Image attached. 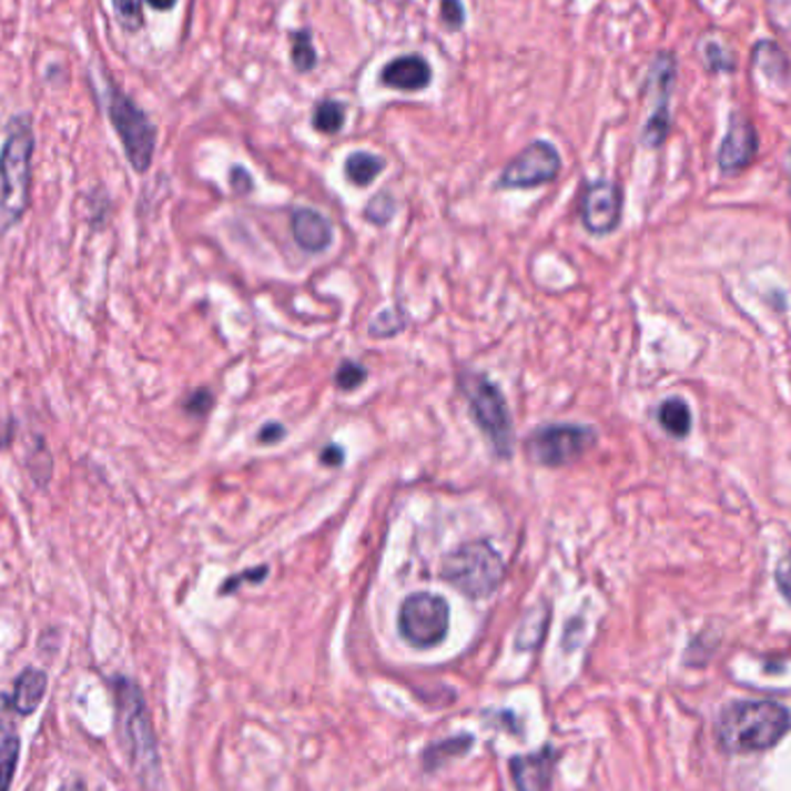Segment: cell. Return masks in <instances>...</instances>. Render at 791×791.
<instances>
[{
	"mask_svg": "<svg viewBox=\"0 0 791 791\" xmlns=\"http://www.w3.org/2000/svg\"><path fill=\"white\" fill-rule=\"evenodd\" d=\"M112 690L130 767L146 789H153L160 780V752L144 692L134 680L123 676L114 678Z\"/></svg>",
	"mask_w": 791,
	"mask_h": 791,
	"instance_id": "6da1fadb",
	"label": "cell"
},
{
	"mask_svg": "<svg viewBox=\"0 0 791 791\" xmlns=\"http://www.w3.org/2000/svg\"><path fill=\"white\" fill-rule=\"evenodd\" d=\"M791 727V716L775 701H736L718 720V741L727 752H761L773 748Z\"/></svg>",
	"mask_w": 791,
	"mask_h": 791,
	"instance_id": "7a4b0ae2",
	"label": "cell"
},
{
	"mask_svg": "<svg viewBox=\"0 0 791 791\" xmlns=\"http://www.w3.org/2000/svg\"><path fill=\"white\" fill-rule=\"evenodd\" d=\"M36 138L31 121L21 116L0 151V236L14 230L31 206Z\"/></svg>",
	"mask_w": 791,
	"mask_h": 791,
	"instance_id": "3957f363",
	"label": "cell"
},
{
	"mask_svg": "<svg viewBox=\"0 0 791 791\" xmlns=\"http://www.w3.org/2000/svg\"><path fill=\"white\" fill-rule=\"evenodd\" d=\"M443 579L470 599H484L505 581V560L488 541L460 544L445 558Z\"/></svg>",
	"mask_w": 791,
	"mask_h": 791,
	"instance_id": "277c9868",
	"label": "cell"
},
{
	"mask_svg": "<svg viewBox=\"0 0 791 791\" xmlns=\"http://www.w3.org/2000/svg\"><path fill=\"white\" fill-rule=\"evenodd\" d=\"M463 396H466L475 424L486 435L498 458L514 454V424L503 392L481 373H463L458 377Z\"/></svg>",
	"mask_w": 791,
	"mask_h": 791,
	"instance_id": "5b68a950",
	"label": "cell"
},
{
	"mask_svg": "<svg viewBox=\"0 0 791 791\" xmlns=\"http://www.w3.org/2000/svg\"><path fill=\"white\" fill-rule=\"evenodd\" d=\"M107 98V116L119 134L128 162L138 174H146L153 162L158 140V132L151 119L146 116L144 109L134 104L132 98H128L114 87H109Z\"/></svg>",
	"mask_w": 791,
	"mask_h": 791,
	"instance_id": "8992f818",
	"label": "cell"
},
{
	"mask_svg": "<svg viewBox=\"0 0 791 791\" xmlns=\"http://www.w3.org/2000/svg\"><path fill=\"white\" fill-rule=\"evenodd\" d=\"M597 443V433L581 424H547L526 440L528 458L544 468H562L581 458Z\"/></svg>",
	"mask_w": 791,
	"mask_h": 791,
	"instance_id": "52a82bcc",
	"label": "cell"
},
{
	"mask_svg": "<svg viewBox=\"0 0 791 791\" xmlns=\"http://www.w3.org/2000/svg\"><path fill=\"white\" fill-rule=\"evenodd\" d=\"M398 632L415 648H433L449 632L447 599L433 592H415L403 599L398 611Z\"/></svg>",
	"mask_w": 791,
	"mask_h": 791,
	"instance_id": "ba28073f",
	"label": "cell"
},
{
	"mask_svg": "<svg viewBox=\"0 0 791 791\" xmlns=\"http://www.w3.org/2000/svg\"><path fill=\"white\" fill-rule=\"evenodd\" d=\"M560 153L549 142H533L503 170L498 185L509 190L537 187L560 174Z\"/></svg>",
	"mask_w": 791,
	"mask_h": 791,
	"instance_id": "9c48e42d",
	"label": "cell"
},
{
	"mask_svg": "<svg viewBox=\"0 0 791 791\" xmlns=\"http://www.w3.org/2000/svg\"><path fill=\"white\" fill-rule=\"evenodd\" d=\"M622 217V190L611 181H595L581 200V221L590 234H611Z\"/></svg>",
	"mask_w": 791,
	"mask_h": 791,
	"instance_id": "30bf717a",
	"label": "cell"
},
{
	"mask_svg": "<svg viewBox=\"0 0 791 791\" xmlns=\"http://www.w3.org/2000/svg\"><path fill=\"white\" fill-rule=\"evenodd\" d=\"M673 77H676L673 59L669 57V53H660L658 61L652 63L650 81H648V84L658 91V98H660L658 107L652 109V114L643 128V144L650 149L662 146L667 134H669V95H671V87H673Z\"/></svg>",
	"mask_w": 791,
	"mask_h": 791,
	"instance_id": "8fae6325",
	"label": "cell"
},
{
	"mask_svg": "<svg viewBox=\"0 0 791 791\" xmlns=\"http://www.w3.org/2000/svg\"><path fill=\"white\" fill-rule=\"evenodd\" d=\"M558 752L547 746L533 754H516L509 759V773L516 791H549Z\"/></svg>",
	"mask_w": 791,
	"mask_h": 791,
	"instance_id": "7c38bea8",
	"label": "cell"
},
{
	"mask_svg": "<svg viewBox=\"0 0 791 791\" xmlns=\"http://www.w3.org/2000/svg\"><path fill=\"white\" fill-rule=\"evenodd\" d=\"M759 151V134L752 128L750 121L736 116L729 125L727 138L720 144L718 151V165L724 174L741 172L748 165H752V160L757 158Z\"/></svg>",
	"mask_w": 791,
	"mask_h": 791,
	"instance_id": "4fadbf2b",
	"label": "cell"
},
{
	"mask_svg": "<svg viewBox=\"0 0 791 791\" xmlns=\"http://www.w3.org/2000/svg\"><path fill=\"white\" fill-rule=\"evenodd\" d=\"M292 236L306 253H324L334 241V227L326 217L313 209H294Z\"/></svg>",
	"mask_w": 791,
	"mask_h": 791,
	"instance_id": "5bb4252c",
	"label": "cell"
},
{
	"mask_svg": "<svg viewBox=\"0 0 791 791\" xmlns=\"http://www.w3.org/2000/svg\"><path fill=\"white\" fill-rule=\"evenodd\" d=\"M430 79H433V70H430L428 61L422 57L394 59L392 63L382 68V74H379L382 84L389 89H396V91H403V93L428 89Z\"/></svg>",
	"mask_w": 791,
	"mask_h": 791,
	"instance_id": "9a60e30c",
	"label": "cell"
},
{
	"mask_svg": "<svg viewBox=\"0 0 791 791\" xmlns=\"http://www.w3.org/2000/svg\"><path fill=\"white\" fill-rule=\"evenodd\" d=\"M12 713V699L8 694H0V791H10L21 750Z\"/></svg>",
	"mask_w": 791,
	"mask_h": 791,
	"instance_id": "2e32d148",
	"label": "cell"
},
{
	"mask_svg": "<svg viewBox=\"0 0 791 791\" xmlns=\"http://www.w3.org/2000/svg\"><path fill=\"white\" fill-rule=\"evenodd\" d=\"M47 686H49V678L42 669H36V667H26L17 680H14V690H12V708H14V713H19L21 718H29L33 716L44 694H47Z\"/></svg>",
	"mask_w": 791,
	"mask_h": 791,
	"instance_id": "e0dca14e",
	"label": "cell"
},
{
	"mask_svg": "<svg viewBox=\"0 0 791 791\" xmlns=\"http://www.w3.org/2000/svg\"><path fill=\"white\" fill-rule=\"evenodd\" d=\"M549 620H551V607L547 602L535 605L518 625L516 632V648L518 650H533L537 648L544 637H547L549 630Z\"/></svg>",
	"mask_w": 791,
	"mask_h": 791,
	"instance_id": "ac0fdd59",
	"label": "cell"
},
{
	"mask_svg": "<svg viewBox=\"0 0 791 791\" xmlns=\"http://www.w3.org/2000/svg\"><path fill=\"white\" fill-rule=\"evenodd\" d=\"M660 426L671 435V438L683 440L692 430V413L690 405L683 398H667L658 410Z\"/></svg>",
	"mask_w": 791,
	"mask_h": 791,
	"instance_id": "d6986e66",
	"label": "cell"
},
{
	"mask_svg": "<svg viewBox=\"0 0 791 791\" xmlns=\"http://www.w3.org/2000/svg\"><path fill=\"white\" fill-rule=\"evenodd\" d=\"M382 170H385V160H382L379 155L366 153V151L352 153L345 160V176H347V181L354 183V185H359V187L371 185L382 174Z\"/></svg>",
	"mask_w": 791,
	"mask_h": 791,
	"instance_id": "ffe728a7",
	"label": "cell"
},
{
	"mask_svg": "<svg viewBox=\"0 0 791 791\" xmlns=\"http://www.w3.org/2000/svg\"><path fill=\"white\" fill-rule=\"evenodd\" d=\"M470 748H473V736H466V733L456 736V739H447L443 743H435L424 752V767L428 771L438 769V767H443L447 759L463 757Z\"/></svg>",
	"mask_w": 791,
	"mask_h": 791,
	"instance_id": "44dd1931",
	"label": "cell"
},
{
	"mask_svg": "<svg viewBox=\"0 0 791 791\" xmlns=\"http://www.w3.org/2000/svg\"><path fill=\"white\" fill-rule=\"evenodd\" d=\"M345 123V107L334 102V100H324L315 107V114H313V128L317 132H324V134H336L341 132Z\"/></svg>",
	"mask_w": 791,
	"mask_h": 791,
	"instance_id": "7402d4cb",
	"label": "cell"
},
{
	"mask_svg": "<svg viewBox=\"0 0 791 791\" xmlns=\"http://www.w3.org/2000/svg\"><path fill=\"white\" fill-rule=\"evenodd\" d=\"M292 63L298 72H311L315 68L317 57L308 31H296L292 36Z\"/></svg>",
	"mask_w": 791,
	"mask_h": 791,
	"instance_id": "603a6c76",
	"label": "cell"
},
{
	"mask_svg": "<svg viewBox=\"0 0 791 791\" xmlns=\"http://www.w3.org/2000/svg\"><path fill=\"white\" fill-rule=\"evenodd\" d=\"M29 473H31V479L40 486V488H47L49 481H51V475H53V458L51 454L47 452L44 443L38 440V449H33L29 454Z\"/></svg>",
	"mask_w": 791,
	"mask_h": 791,
	"instance_id": "cb8c5ba5",
	"label": "cell"
},
{
	"mask_svg": "<svg viewBox=\"0 0 791 791\" xmlns=\"http://www.w3.org/2000/svg\"><path fill=\"white\" fill-rule=\"evenodd\" d=\"M114 12L128 33H138L144 26V0H112Z\"/></svg>",
	"mask_w": 791,
	"mask_h": 791,
	"instance_id": "d4e9b609",
	"label": "cell"
},
{
	"mask_svg": "<svg viewBox=\"0 0 791 791\" xmlns=\"http://www.w3.org/2000/svg\"><path fill=\"white\" fill-rule=\"evenodd\" d=\"M396 213V202L389 193H379L377 197H373L364 211V217L373 225H387Z\"/></svg>",
	"mask_w": 791,
	"mask_h": 791,
	"instance_id": "484cf974",
	"label": "cell"
},
{
	"mask_svg": "<svg viewBox=\"0 0 791 791\" xmlns=\"http://www.w3.org/2000/svg\"><path fill=\"white\" fill-rule=\"evenodd\" d=\"M336 385H338V389H343V392H354V389H359L362 385H364V382H366V377H368V371L362 366V364H357V362H343L338 368H336Z\"/></svg>",
	"mask_w": 791,
	"mask_h": 791,
	"instance_id": "4316f807",
	"label": "cell"
},
{
	"mask_svg": "<svg viewBox=\"0 0 791 791\" xmlns=\"http://www.w3.org/2000/svg\"><path fill=\"white\" fill-rule=\"evenodd\" d=\"M266 577H268V565H257V567H251V569L241 571V575H236V577H230V579L223 584L221 595L236 592V588H239L241 584H262Z\"/></svg>",
	"mask_w": 791,
	"mask_h": 791,
	"instance_id": "83f0119b",
	"label": "cell"
},
{
	"mask_svg": "<svg viewBox=\"0 0 791 791\" xmlns=\"http://www.w3.org/2000/svg\"><path fill=\"white\" fill-rule=\"evenodd\" d=\"M385 324H389V326H387V338H389V336H396L398 332L405 329V326H400V324H407V317H405L398 308H389V311H385V313H379V315L373 320V324L368 326L371 336H373L375 332H379Z\"/></svg>",
	"mask_w": 791,
	"mask_h": 791,
	"instance_id": "f1b7e54d",
	"label": "cell"
},
{
	"mask_svg": "<svg viewBox=\"0 0 791 791\" xmlns=\"http://www.w3.org/2000/svg\"><path fill=\"white\" fill-rule=\"evenodd\" d=\"M211 407H213V394L209 389H197L193 394H187L183 403V410L190 417H204L209 415Z\"/></svg>",
	"mask_w": 791,
	"mask_h": 791,
	"instance_id": "f546056e",
	"label": "cell"
},
{
	"mask_svg": "<svg viewBox=\"0 0 791 791\" xmlns=\"http://www.w3.org/2000/svg\"><path fill=\"white\" fill-rule=\"evenodd\" d=\"M440 12H443V21L447 29L458 31L463 23H466V10H463L460 0H443L440 3Z\"/></svg>",
	"mask_w": 791,
	"mask_h": 791,
	"instance_id": "4dcf8cb0",
	"label": "cell"
},
{
	"mask_svg": "<svg viewBox=\"0 0 791 791\" xmlns=\"http://www.w3.org/2000/svg\"><path fill=\"white\" fill-rule=\"evenodd\" d=\"M703 57H706L708 68H711L713 72H720V70H733V59L729 57V51H724V49H722V47H718V44H708Z\"/></svg>",
	"mask_w": 791,
	"mask_h": 791,
	"instance_id": "1f68e13d",
	"label": "cell"
},
{
	"mask_svg": "<svg viewBox=\"0 0 791 791\" xmlns=\"http://www.w3.org/2000/svg\"><path fill=\"white\" fill-rule=\"evenodd\" d=\"M775 586L787 602H791V554L780 558L775 565Z\"/></svg>",
	"mask_w": 791,
	"mask_h": 791,
	"instance_id": "d6a6232c",
	"label": "cell"
},
{
	"mask_svg": "<svg viewBox=\"0 0 791 791\" xmlns=\"http://www.w3.org/2000/svg\"><path fill=\"white\" fill-rule=\"evenodd\" d=\"M285 435H287V430H285L283 424H278V422H266V424L260 428V433H257V443H262V445H276V443H281V440L285 438Z\"/></svg>",
	"mask_w": 791,
	"mask_h": 791,
	"instance_id": "836d02e7",
	"label": "cell"
},
{
	"mask_svg": "<svg viewBox=\"0 0 791 791\" xmlns=\"http://www.w3.org/2000/svg\"><path fill=\"white\" fill-rule=\"evenodd\" d=\"M230 183H232V187L236 190L239 195H245V193H251V190H253V176L249 174V170H243V168H234L232 170Z\"/></svg>",
	"mask_w": 791,
	"mask_h": 791,
	"instance_id": "e575fe53",
	"label": "cell"
},
{
	"mask_svg": "<svg viewBox=\"0 0 791 791\" xmlns=\"http://www.w3.org/2000/svg\"><path fill=\"white\" fill-rule=\"evenodd\" d=\"M320 460L324 463L326 468H338V466H343V460H345V449L338 447V445L324 447V449L320 452Z\"/></svg>",
	"mask_w": 791,
	"mask_h": 791,
	"instance_id": "d590c367",
	"label": "cell"
},
{
	"mask_svg": "<svg viewBox=\"0 0 791 791\" xmlns=\"http://www.w3.org/2000/svg\"><path fill=\"white\" fill-rule=\"evenodd\" d=\"M146 3L151 8H155V10H160V12H168V10H172L176 6V0H146Z\"/></svg>",
	"mask_w": 791,
	"mask_h": 791,
	"instance_id": "8d00e7d4",
	"label": "cell"
},
{
	"mask_svg": "<svg viewBox=\"0 0 791 791\" xmlns=\"http://www.w3.org/2000/svg\"><path fill=\"white\" fill-rule=\"evenodd\" d=\"M59 791H89V789H87V784L81 782V780H72V782L63 784Z\"/></svg>",
	"mask_w": 791,
	"mask_h": 791,
	"instance_id": "74e56055",
	"label": "cell"
},
{
	"mask_svg": "<svg viewBox=\"0 0 791 791\" xmlns=\"http://www.w3.org/2000/svg\"><path fill=\"white\" fill-rule=\"evenodd\" d=\"M789 187H791V153H789Z\"/></svg>",
	"mask_w": 791,
	"mask_h": 791,
	"instance_id": "f35d334b",
	"label": "cell"
}]
</instances>
